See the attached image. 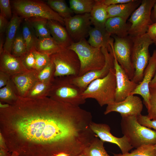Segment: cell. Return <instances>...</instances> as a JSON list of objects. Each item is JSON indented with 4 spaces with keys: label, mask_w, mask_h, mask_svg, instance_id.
Segmentation results:
<instances>
[{
    "label": "cell",
    "mask_w": 156,
    "mask_h": 156,
    "mask_svg": "<svg viewBox=\"0 0 156 156\" xmlns=\"http://www.w3.org/2000/svg\"><path fill=\"white\" fill-rule=\"evenodd\" d=\"M156 86V71L154 76L150 83L149 87Z\"/></svg>",
    "instance_id": "obj_49"
},
{
    "label": "cell",
    "mask_w": 156,
    "mask_h": 156,
    "mask_svg": "<svg viewBox=\"0 0 156 156\" xmlns=\"http://www.w3.org/2000/svg\"><path fill=\"white\" fill-rule=\"evenodd\" d=\"M10 105H11L8 103H3L0 101V109H6L9 107L10 106Z\"/></svg>",
    "instance_id": "obj_50"
},
{
    "label": "cell",
    "mask_w": 156,
    "mask_h": 156,
    "mask_svg": "<svg viewBox=\"0 0 156 156\" xmlns=\"http://www.w3.org/2000/svg\"><path fill=\"white\" fill-rule=\"evenodd\" d=\"M64 25L73 42H77L89 36L92 27L90 13L77 14L64 19Z\"/></svg>",
    "instance_id": "obj_12"
},
{
    "label": "cell",
    "mask_w": 156,
    "mask_h": 156,
    "mask_svg": "<svg viewBox=\"0 0 156 156\" xmlns=\"http://www.w3.org/2000/svg\"><path fill=\"white\" fill-rule=\"evenodd\" d=\"M27 19L34 29L38 38L51 36L47 27L48 19L40 17Z\"/></svg>",
    "instance_id": "obj_29"
},
{
    "label": "cell",
    "mask_w": 156,
    "mask_h": 156,
    "mask_svg": "<svg viewBox=\"0 0 156 156\" xmlns=\"http://www.w3.org/2000/svg\"><path fill=\"white\" fill-rule=\"evenodd\" d=\"M113 154L114 156H156V150L154 145H145L136 148L131 153Z\"/></svg>",
    "instance_id": "obj_34"
},
{
    "label": "cell",
    "mask_w": 156,
    "mask_h": 156,
    "mask_svg": "<svg viewBox=\"0 0 156 156\" xmlns=\"http://www.w3.org/2000/svg\"><path fill=\"white\" fill-rule=\"evenodd\" d=\"M8 22V19L0 13V34L5 32Z\"/></svg>",
    "instance_id": "obj_42"
},
{
    "label": "cell",
    "mask_w": 156,
    "mask_h": 156,
    "mask_svg": "<svg viewBox=\"0 0 156 156\" xmlns=\"http://www.w3.org/2000/svg\"><path fill=\"white\" fill-rule=\"evenodd\" d=\"M79 87L70 81V76L55 77L48 97L54 100L79 106L84 104L86 99Z\"/></svg>",
    "instance_id": "obj_6"
},
{
    "label": "cell",
    "mask_w": 156,
    "mask_h": 156,
    "mask_svg": "<svg viewBox=\"0 0 156 156\" xmlns=\"http://www.w3.org/2000/svg\"><path fill=\"white\" fill-rule=\"evenodd\" d=\"M138 122L141 125L156 130V120H151L147 115L141 114L137 117Z\"/></svg>",
    "instance_id": "obj_40"
},
{
    "label": "cell",
    "mask_w": 156,
    "mask_h": 156,
    "mask_svg": "<svg viewBox=\"0 0 156 156\" xmlns=\"http://www.w3.org/2000/svg\"><path fill=\"white\" fill-rule=\"evenodd\" d=\"M107 7L101 0H96L95 3L90 13V21L94 27H105V23L108 19Z\"/></svg>",
    "instance_id": "obj_24"
},
{
    "label": "cell",
    "mask_w": 156,
    "mask_h": 156,
    "mask_svg": "<svg viewBox=\"0 0 156 156\" xmlns=\"http://www.w3.org/2000/svg\"><path fill=\"white\" fill-rule=\"evenodd\" d=\"M64 48L59 44L51 36L38 38L36 50L38 52L51 55Z\"/></svg>",
    "instance_id": "obj_26"
},
{
    "label": "cell",
    "mask_w": 156,
    "mask_h": 156,
    "mask_svg": "<svg viewBox=\"0 0 156 156\" xmlns=\"http://www.w3.org/2000/svg\"><path fill=\"white\" fill-rule=\"evenodd\" d=\"M55 67L51 61L43 69L38 72L37 80L47 82H52L54 79Z\"/></svg>",
    "instance_id": "obj_35"
},
{
    "label": "cell",
    "mask_w": 156,
    "mask_h": 156,
    "mask_svg": "<svg viewBox=\"0 0 156 156\" xmlns=\"http://www.w3.org/2000/svg\"><path fill=\"white\" fill-rule=\"evenodd\" d=\"M130 37L132 41L131 61L135 70L132 81L139 84L143 79L145 69L151 57L149 47L153 43L147 33L140 36Z\"/></svg>",
    "instance_id": "obj_7"
},
{
    "label": "cell",
    "mask_w": 156,
    "mask_h": 156,
    "mask_svg": "<svg viewBox=\"0 0 156 156\" xmlns=\"http://www.w3.org/2000/svg\"><path fill=\"white\" fill-rule=\"evenodd\" d=\"M29 71L24 65L21 57L5 51L0 54V71L11 77Z\"/></svg>",
    "instance_id": "obj_17"
},
{
    "label": "cell",
    "mask_w": 156,
    "mask_h": 156,
    "mask_svg": "<svg viewBox=\"0 0 156 156\" xmlns=\"http://www.w3.org/2000/svg\"><path fill=\"white\" fill-rule=\"evenodd\" d=\"M126 21L127 20L120 17H110L106 21L105 28L111 35L113 34L121 38L126 37L129 35L130 26Z\"/></svg>",
    "instance_id": "obj_22"
},
{
    "label": "cell",
    "mask_w": 156,
    "mask_h": 156,
    "mask_svg": "<svg viewBox=\"0 0 156 156\" xmlns=\"http://www.w3.org/2000/svg\"><path fill=\"white\" fill-rule=\"evenodd\" d=\"M120 126L123 135L133 148L156 143V130L140 125L135 116L122 117Z\"/></svg>",
    "instance_id": "obj_4"
},
{
    "label": "cell",
    "mask_w": 156,
    "mask_h": 156,
    "mask_svg": "<svg viewBox=\"0 0 156 156\" xmlns=\"http://www.w3.org/2000/svg\"><path fill=\"white\" fill-rule=\"evenodd\" d=\"M104 142L97 137L84 149L83 153L86 156H110L105 149Z\"/></svg>",
    "instance_id": "obj_32"
},
{
    "label": "cell",
    "mask_w": 156,
    "mask_h": 156,
    "mask_svg": "<svg viewBox=\"0 0 156 156\" xmlns=\"http://www.w3.org/2000/svg\"><path fill=\"white\" fill-rule=\"evenodd\" d=\"M77 156H86L83 153H82L80 154V155H79Z\"/></svg>",
    "instance_id": "obj_52"
},
{
    "label": "cell",
    "mask_w": 156,
    "mask_h": 156,
    "mask_svg": "<svg viewBox=\"0 0 156 156\" xmlns=\"http://www.w3.org/2000/svg\"><path fill=\"white\" fill-rule=\"evenodd\" d=\"M143 108V103L140 98L131 94L122 101L114 102L107 105L104 114L106 115L115 112L119 113L122 117H137L141 114Z\"/></svg>",
    "instance_id": "obj_13"
},
{
    "label": "cell",
    "mask_w": 156,
    "mask_h": 156,
    "mask_svg": "<svg viewBox=\"0 0 156 156\" xmlns=\"http://www.w3.org/2000/svg\"><path fill=\"white\" fill-rule=\"evenodd\" d=\"M19 96L12 81L10 79L7 84L0 89V101L10 105L14 104Z\"/></svg>",
    "instance_id": "obj_27"
},
{
    "label": "cell",
    "mask_w": 156,
    "mask_h": 156,
    "mask_svg": "<svg viewBox=\"0 0 156 156\" xmlns=\"http://www.w3.org/2000/svg\"><path fill=\"white\" fill-rule=\"evenodd\" d=\"M147 33L156 46V23L149 26Z\"/></svg>",
    "instance_id": "obj_41"
},
{
    "label": "cell",
    "mask_w": 156,
    "mask_h": 156,
    "mask_svg": "<svg viewBox=\"0 0 156 156\" xmlns=\"http://www.w3.org/2000/svg\"><path fill=\"white\" fill-rule=\"evenodd\" d=\"M156 71V50H154L151 56L148 64L145 69L143 79L131 94H139L144 99L147 109L149 106V84Z\"/></svg>",
    "instance_id": "obj_16"
},
{
    "label": "cell",
    "mask_w": 156,
    "mask_h": 156,
    "mask_svg": "<svg viewBox=\"0 0 156 156\" xmlns=\"http://www.w3.org/2000/svg\"><path fill=\"white\" fill-rule=\"evenodd\" d=\"M90 127L98 137L104 142H107L116 144L120 149L122 154L128 153L133 148L125 136L118 138L113 135L110 132V127L107 124L92 122Z\"/></svg>",
    "instance_id": "obj_15"
},
{
    "label": "cell",
    "mask_w": 156,
    "mask_h": 156,
    "mask_svg": "<svg viewBox=\"0 0 156 156\" xmlns=\"http://www.w3.org/2000/svg\"><path fill=\"white\" fill-rule=\"evenodd\" d=\"M149 106L147 115L151 120H156V86L150 87Z\"/></svg>",
    "instance_id": "obj_36"
},
{
    "label": "cell",
    "mask_w": 156,
    "mask_h": 156,
    "mask_svg": "<svg viewBox=\"0 0 156 156\" xmlns=\"http://www.w3.org/2000/svg\"><path fill=\"white\" fill-rule=\"evenodd\" d=\"M141 1L140 0H133L131 2L127 3L112 5L108 6V18L118 16L127 20Z\"/></svg>",
    "instance_id": "obj_20"
},
{
    "label": "cell",
    "mask_w": 156,
    "mask_h": 156,
    "mask_svg": "<svg viewBox=\"0 0 156 156\" xmlns=\"http://www.w3.org/2000/svg\"><path fill=\"white\" fill-rule=\"evenodd\" d=\"M156 0H143L140 5L132 14L129 21L130 26L129 36L135 37L146 33L149 26L153 23L151 16V10Z\"/></svg>",
    "instance_id": "obj_9"
},
{
    "label": "cell",
    "mask_w": 156,
    "mask_h": 156,
    "mask_svg": "<svg viewBox=\"0 0 156 156\" xmlns=\"http://www.w3.org/2000/svg\"><path fill=\"white\" fill-rule=\"evenodd\" d=\"M0 13L8 19L12 16L10 1L9 0H0Z\"/></svg>",
    "instance_id": "obj_39"
},
{
    "label": "cell",
    "mask_w": 156,
    "mask_h": 156,
    "mask_svg": "<svg viewBox=\"0 0 156 156\" xmlns=\"http://www.w3.org/2000/svg\"><path fill=\"white\" fill-rule=\"evenodd\" d=\"M11 153L8 150L0 148V156H11Z\"/></svg>",
    "instance_id": "obj_48"
},
{
    "label": "cell",
    "mask_w": 156,
    "mask_h": 156,
    "mask_svg": "<svg viewBox=\"0 0 156 156\" xmlns=\"http://www.w3.org/2000/svg\"><path fill=\"white\" fill-rule=\"evenodd\" d=\"M116 88L115 70L112 68L105 77L92 81L82 92L83 97L95 99L102 107L115 102Z\"/></svg>",
    "instance_id": "obj_2"
},
{
    "label": "cell",
    "mask_w": 156,
    "mask_h": 156,
    "mask_svg": "<svg viewBox=\"0 0 156 156\" xmlns=\"http://www.w3.org/2000/svg\"><path fill=\"white\" fill-rule=\"evenodd\" d=\"M133 0H101L102 2L108 6L112 5L127 3Z\"/></svg>",
    "instance_id": "obj_44"
},
{
    "label": "cell",
    "mask_w": 156,
    "mask_h": 156,
    "mask_svg": "<svg viewBox=\"0 0 156 156\" xmlns=\"http://www.w3.org/2000/svg\"><path fill=\"white\" fill-rule=\"evenodd\" d=\"M89 38L87 41L92 46L97 48H107L110 45L111 35L105 27H92L89 33Z\"/></svg>",
    "instance_id": "obj_23"
},
{
    "label": "cell",
    "mask_w": 156,
    "mask_h": 156,
    "mask_svg": "<svg viewBox=\"0 0 156 156\" xmlns=\"http://www.w3.org/2000/svg\"><path fill=\"white\" fill-rule=\"evenodd\" d=\"M23 22L21 30L27 52L36 50L38 38L34 29L27 19H24Z\"/></svg>",
    "instance_id": "obj_25"
},
{
    "label": "cell",
    "mask_w": 156,
    "mask_h": 156,
    "mask_svg": "<svg viewBox=\"0 0 156 156\" xmlns=\"http://www.w3.org/2000/svg\"><path fill=\"white\" fill-rule=\"evenodd\" d=\"M47 27L51 37L61 46L68 48L73 42L66 28L58 22L48 20Z\"/></svg>",
    "instance_id": "obj_19"
},
{
    "label": "cell",
    "mask_w": 156,
    "mask_h": 156,
    "mask_svg": "<svg viewBox=\"0 0 156 156\" xmlns=\"http://www.w3.org/2000/svg\"><path fill=\"white\" fill-rule=\"evenodd\" d=\"M37 73L38 72L35 70H29L11 77L10 79L20 96L26 97L29 90L37 80Z\"/></svg>",
    "instance_id": "obj_18"
},
{
    "label": "cell",
    "mask_w": 156,
    "mask_h": 156,
    "mask_svg": "<svg viewBox=\"0 0 156 156\" xmlns=\"http://www.w3.org/2000/svg\"><path fill=\"white\" fill-rule=\"evenodd\" d=\"M14 11L24 19L40 17L58 22L64 25V19L47 3L38 0H14L12 1Z\"/></svg>",
    "instance_id": "obj_5"
},
{
    "label": "cell",
    "mask_w": 156,
    "mask_h": 156,
    "mask_svg": "<svg viewBox=\"0 0 156 156\" xmlns=\"http://www.w3.org/2000/svg\"><path fill=\"white\" fill-rule=\"evenodd\" d=\"M96 2L94 0H70V8L77 14L90 13Z\"/></svg>",
    "instance_id": "obj_30"
},
{
    "label": "cell",
    "mask_w": 156,
    "mask_h": 156,
    "mask_svg": "<svg viewBox=\"0 0 156 156\" xmlns=\"http://www.w3.org/2000/svg\"><path fill=\"white\" fill-rule=\"evenodd\" d=\"M47 3L64 19L72 16L74 13L64 0H48Z\"/></svg>",
    "instance_id": "obj_31"
},
{
    "label": "cell",
    "mask_w": 156,
    "mask_h": 156,
    "mask_svg": "<svg viewBox=\"0 0 156 156\" xmlns=\"http://www.w3.org/2000/svg\"><path fill=\"white\" fill-rule=\"evenodd\" d=\"M50 57L55 66V77L78 76L80 63L78 56L73 51L64 48L51 55Z\"/></svg>",
    "instance_id": "obj_8"
},
{
    "label": "cell",
    "mask_w": 156,
    "mask_h": 156,
    "mask_svg": "<svg viewBox=\"0 0 156 156\" xmlns=\"http://www.w3.org/2000/svg\"><path fill=\"white\" fill-rule=\"evenodd\" d=\"M10 76L0 71V88L5 86L10 79Z\"/></svg>",
    "instance_id": "obj_43"
},
{
    "label": "cell",
    "mask_w": 156,
    "mask_h": 156,
    "mask_svg": "<svg viewBox=\"0 0 156 156\" xmlns=\"http://www.w3.org/2000/svg\"><path fill=\"white\" fill-rule=\"evenodd\" d=\"M91 113L79 106L47 96H19L0 109V133L11 156H77L91 143L94 134Z\"/></svg>",
    "instance_id": "obj_1"
},
{
    "label": "cell",
    "mask_w": 156,
    "mask_h": 156,
    "mask_svg": "<svg viewBox=\"0 0 156 156\" xmlns=\"http://www.w3.org/2000/svg\"><path fill=\"white\" fill-rule=\"evenodd\" d=\"M153 9L151 12V17L153 23H156V3L154 4Z\"/></svg>",
    "instance_id": "obj_46"
},
{
    "label": "cell",
    "mask_w": 156,
    "mask_h": 156,
    "mask_svg": "<svg viewBox=\"0 0 156 156\" xmlns=\"http://www.w3.org/2000/svg\"><path fill=\"white\" fill-rule=\"evenodd\" d=\"M67 48L74 51L79 58L80 68L78 76L92 70H100L105 65V57L101 48L92 46L86 39L73 42Z\"/></svg>",
    "instance_id": "obj_3"
},
{
    "label": "cell",
    "mask_w": 156,
    "mask_h": 156,
    "mask_svg": "<svg viewBox=\"0 0 156 156\" xmlns=\"http://www.w3.org/2000/svg\"><path fill=\"white\" fill-rule=\"evenodd\" d=\"M20 28L12 45L11 54L16 57H22L27 53L25 41Z\"/></svg>",
    "instance_id": "obj_33"
},
{
    "label": "cell",
    "mask_w": 156,
    "mask_h": 156,
    "mask_svg": "<svg viewBox=\"0 0 156 156\" xmlns=\"http://www.w3.org/2000/svg\"><path fill=\"white\" fill-rule=\"evenodd\" d=\"M24 19L14 12L5 31L4 51L11 53L13 44L20 26Z\"/></svg>",
    "instance_id": "obj_21"
},
{
    "label": "cell",
    "mask_w": 156,
    "mask_h": 156,
    "mask_svg": "<svg viewBox=\"0 0 156 156\" xmlns=\"http://www.w3.org/2000/svg\"><path fill=\"white\" fill-rule=\"evenodd\" d=\"M113 55L116 79L115 102H118L124 100L135 89L138 84L129 79Z\"/></svg>",
    "instance_id": "obj_14"
},
{
    "label": "cell",
    "mask_w": 156,
    "mask_h": 156,
    "mask_svg": "<svg viewBox=\"0 0 156 156\" xmlns=\"http://www.w3.org/2000/svg\"><path fill=\"white\" fill-rule=\"evenodd\" d=\"M154 147L155 148L156 150V143L155 144H154Z\"/></svg>",
    "instance_id": "obj_53"
},
{
    "label": "cell",
    "mask_w": 156,
    "mask_h": 156,
    "mask_svg": "<svg viewBox=\"0 0 156 156\" xmlns=\"http://www.w3.org/2000/svg\"><path fill=\"white\" fill-rule=\"evenodd\" d=\"M101 50L105 57V64L102 69L92 70L80 76H70L71 83L83 92L92 81L105 77L108 74L111 69L114 67V57L110 45L107 48H101Z\"/></svg>",
    "instance_id": "obj_11"
},
{
    "label": "cell",
    "mask_w": 156,
    "mask_h": 156,
    "mask_svg": "<svg viewBox=\"0 0 156 156\" xmlns=\"http://www.w3.org/2000/svg\"><path fill=\"white\" fill-rule=\"evenodd\" d=\"M36 59L35 70L38 72L44 68L50 62L51 60L50 55L38 51H34Z\"/></svg>",
    "instance_id": "obj_37"
},
{
    "label": "cell",
    "mask_w": 156,
    "mask_h": 156,
    "mask_svg": "<svg viewBox=\"0 0 156 156\" xmlns=\"http://www.w3.org/2000/svg\"><path fill=\"white\" fill-rule=\"evenodd\" d=\"M113 37L114 42L112 38L109 42L113 54L129 79L132 80L135 70L131 59L132 44L131 38L129 36L121 38L115 35Z\"/></svg>",
    "instance_id": "obj_10"
},
{
    "label": "cell",
    "mask_w": 156,
    "mask_h": 156,
    "mask_svg": "<svg viewBox=\"0 0 156 156\" xmlns=\"http://www.w3.org/2000/svg\"><path fill=\"white\" fill-rule=\"evenodd\" d=\"M35 50L27 52L24 56L21 57L24 65L29 70H35Z\"/></svg>",
    "instance_id": "obj_38"
},
{
    "label": "cell",
    "mask_w": 156,
    "mask_h": 156,
    "mask_svg": "<svg viewBox=\"0 0 156 156\" xmlns=\"http://www.w3.org/2000/svg\"><path fill=\"white\" fill-rule=\"evenodd\" d=\"M55 156H69L67 154L64 153H60L57 154Z\"/></svg>",
    "instance_id": "obj_51"
},
{
    "label": "cell",
    "mask_w": 156,
    "mask_h": 156,
    "mask_svg": "<svg viewBox=\"0 0 156 156\" xmlns=\"http://www.w3.org/2000/svg\"><path fill=\"white\" fill-rule=\"evenodd\" d=\"M53 82H44L37 80L25 98L34 99L48 96Z\"/></svg>",
    "instance_id": "obj_28"
},
{
    "label": "cell",
    "mask_w": 156,
    "mask_h": 156,
    "mask_svg": "<svg viewBox=\"0 0 156 156\" xmlns=\"http://www.w3.org/2000/svg\"><path fill=\"white\" fill-rule=\"evenodd\" d=\"M4 42L3 34H0V54L4 51L3 47Z\"/></svg>",
    "instance_id": "obj_47"
},
{
    "label": "cell",
    "mask_w": 156,
    "mask_h": 156,
    "mask_svg": "<svg viewBox=\"0 0 156 156\" xmlns=\"http://www.w3.org/2000/svg\"><path fill=\"white\" fill-rule=\"evenodd\" d=\"M0 148L8 150L5 139L1 133H0Z\"/></svg>",
    "instance_id": "obj_45"
}]
</instances>
